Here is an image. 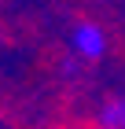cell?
Returning <instances> with one entry per match:
<instances>
[{
  "mask_svg": "<svg viewBox=\"0 0 125 129\" xmlns=\"http://www.w3.org/2000/svg\"><path fill=\"white\" fill-rule=\"evenodd\" d=\"M74 44H77V52H81L85 59H99V55H103V48H107V37H103V30H99V26L81 22V26H77V33H74Z\"/></svg>",
  "mask_w": 125,
  "mask_h": 129,
  "instance_id": "6da1fadb",
  "label": "cell"
},
{
  "mask_svg": "<svg viewBox=\"0 0 125 129\" xmlns=\"http://www.w3.org/2000/svg\"><path fill=\"white\" fill-rule=\"evenodd\" d=\"M103 125L107 129H125V100H110L103 107Z\"/></svg>",
  "mask_w": 125,
  "mask_h": 129,
  "instance_id": "7a4b0ae2",
  "label": "cell"
}]
</instances>
